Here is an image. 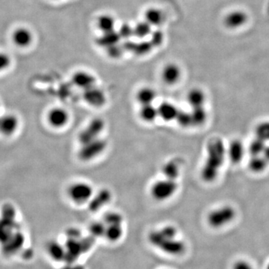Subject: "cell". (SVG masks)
I'll return each mask as SVG.
<instances>
[{
    "mask_svg": "<svg viewBox=\"0 0 269 269\" xmlns=\"http://www.w3.org/2000/svg\"><path fill=\"white\" fill-rule=\"evenodd\" d=\"M190 113L192 115L193 127H199V126L203 125L207 119V112H206L204 106L192 108Z\"/></svg>",
    "mask_w": 269,
    "mask_h": 269,
    "instance_id": "f546056e",
    "label": "cell"
},
{
    "mask_svg": "<svg viewBox=\"0 0 269 269\" xmlns=\"http://www.w3.org/2000/svg\"><path fill=\"white\" fill-rule=\"evenodd\" d=\"M269 164V162L265 159L263 155L251 156L248 162V168L252 172L259 174L264 171L267 168Z\"/></svg>",
    "mask_w": 269,
    "mask_h": 269,
    "instance_id": "4316f807",
    "label": "cell"
},
{
    "mask_svg": "<svg viewBox=\"0 0 269 269\" xmlns=\"http://www.w3.org/2000/svg\"><path fill=\"white\" fill-rule=\"evenodd\" d=\"M150 41L153 47H160L162 45V43L164 41V33L162 31L156 29V30L153 31L152 33L150 35Z\"/></svg>",
    "mask_w": 269,
    "mask_h": 269,
    "instance_id": "74e56055",
    "label": "cell"
},
{
    "mask_svg": "<svg viewBox=\"0 0 269 269\" xmlns=\"http://www.w3.org/2000/svg\"><path fill=\"white\" fill-rule=\"evenodd\" d=\"M181 76V68L177 64H167L162 69V79L166 85H175L180 81Z\"/></svg>",
    "mask_w": 269,
    "mask_h": 269,
    "instance_id": "5bb4252c",
    "label": "cell"
},
{
    "mask_svg": "<svg viewBox=\"0 0 269 269\" xmlns=\"http://www.w3.org/2000/svg\"><path fill=\"white\" fill-rule=\"evenodd\" d=\"M153 45L150 41H141L140 42L133 43V49L131 53L136 56H144L151 51Z\"/></svg>",
    "mask_w": 269,
    "mask_h": 269,
    "instance_id": "4dcf8cb0",
    "label": "cell"
},
{
    "mask_svg": "<svg viewBox=\"0 0 269 269\" xmlns=\"http://www.w3.org/2000/svg\"><path fill=\"white\" fill-rule=\"evenodd\" d=\"M72 82L73 85H76L79 88L85 91L92 87L95 86L97 79L94 75L89 72L79 70L76 72L72 76Z\"/></svg>",
    "mask_w": 269,
    "mask_h": 269,
    "instance_id": "9a60e30c",
    "label": "cell"
},
{
    "mask_svg": "<svg viewBox=\"0 0 269 269\" xmlns=\"http://www.w3.org/2000/svg\"><path fill=\"white\" fill-rule=\"evenodd\" d=\"M178 189L176 180L163 179L155 182L150 188V195L155 201L163 202L172 198Z\"/></svg>",
    "mask_w": 269,
    "mask_h": 269,
    "instance_id": "8992f818",
    "label": "cell"
},
{
    "mask_svg": "<svg viewBox=\"0 0 269 269\" xmlns=\"http://www.w3.org/2000/svg\"><path fill=\"white\" fill-rule=\"evenodd\" d=\"M255 134L257 138L265 142L269 141V121H263L256 127Z\"/></svg>",
    "mask_w": 269,
    "mask_h": 269,
    "instance_id": "d6a6232c",
    "label": "cell"
},
{
    "mask_svg": "<svg viewBox=\"0 0 269 269\" xmlns=\"http://www.w3.org/2000/svg\"><path fill=\"white\" fill-rule=\"evenodd\" d=\"M227 156V147L218 137H213L206 145V158L201 168V176L203 181L212 183L218 177Z\"/></svg>",
    "mask_w": 269,
    "mask_h": 269,
    "instance_id": "3957f363",
    "label": "cell"
},
{
    "mask_svg": "<svg viewBox=\"0 0 269 269\" xmlns=\"http://www.w3.org/2000/svg\"><path fill=\"white\" fill-rule=\"evenodd\" d=\"M176 121L177 124L183 128H189V127H193L192 124V115L190 112H186V111L180 110L176 118Z\"/></svg>",
    "mask_w": 269,
    "mask_h": 269,
    "instance_id": "e575fe53",
    "label": "cell"
},
{
    "mask_svg": "<svg viewBox=\"0 0 269 269\" xmlns=\"http://www.w3.org/2000/svg\"><path fill=\"white\" fill-rule=\"evenodd\" d=\"M105 127L106 124L101 118H97L91 120L78 135L81 145L101 138L100 135L104 131Z\"/></svg>",
    "mask_w": 269,
    "mask_h": 269,
    "instance_id": "52a82bcc",
    "label": "cell"
},
{
    "mask_svg": "<svg viewBox=\"0 0 269 269\" xmlns=\"http://www.w3.org/2000/svg\"><path fill=\"white\" fill-rule=\"evenodd\" d=\"M266 269H269V263H268L267 266H266Z\"/></svg>",
    "mask_w": 269,
    "mask_h": 269,
    "instance_id": "7bdbcfd3",
    "label": "cell"
},
{
    "mask_svg": "<svg viewBox=\"0 0 269 269\" xmlns=\"http://www.w3.org/2000/svg\"><path fill=\"white\" fill-rule=\"evenodd\" d=\"M47 122L54 129H62L66 127L70 121V115L66 109L62 107H55L47 113Z\"/></svg>",
    "mask_w": 269,
    "mask_h": 269,
    "instance_id": "9c48e42d",
    "label": "cell"
},
{
    "mask_svg": "<svg viewBox=\"0 0 269 269\" xmlns=\"http://www.w3.org/2000/svg\"><path fill=\"white\" fill-rule=\"evenodd\" d=\"M180 109L177 106L169 102H163L158 107L159 117L163 121H172L176 120Z\"/></svg>",
    "mask_w": 269,
    "mask_h": 269,
    "instance_id": "d6986e66",
    "label": "cell"
},
{
    "mask_svg": "<svg viewBox=\"0 0 269 269\" xmlns=\"http://www.w3.org/2000/svg\"><path fill=\"white\" fill-rule=\"evenodd\" d=\"M26 237L17 220L12 203H6L0 209V250L5 257L18 254L25 245Z\"/></svg>",
    "mask_w": 269,
    "mask_h": 269,
    "instance_id": "6da1fadb",
    "label": "cell"
},
{
    "mask_svg": "<svg viewBox=\"0 0 269 269\" xmlns=\"http://www.w3.org/2000/svg\"><path fill=\"white\" fill-rule=\"evenodd\" d=\"M263 156H264L265 159L269 162V145H266V148H265L264 151L263 153Z\"/></svg>",
    "mask_w": 269,
    "mask_h": 269,
    "instance_id": "b9f144b4",
    "label": "cell"
},
{
    "mask_svg": "<svg viewBox=\"0 0 269 269\" xmlns=\"http://www.w3.org/2000/svg\"><path fill=\"white\" fill-rule=\"evenodd\" d=\"M106 228V224L103 221H97L91 224L89 227V231L90 233L94 237L104 238Z\"/></svg>",
    "mask_w": 269,
    "mask_h": 269,
    "instance_id": "d590c367",
    "label": "cell"
},
{
    "mask_svg": "<svg viewBox=\"0 0 269 269\" xmlns=\"http://www.w3.org/2000/svg\"><path fill=\"white\" fill-rule=\"evenodd\" d=\"M178 230L173 225H165L151 230L147 236V241L153 248L170 256L184 254L186 245L183 241L177 239Z\"/></svg>",
    "mask_w": 269,
    "mask_h": 269,
    "instance_id": "7a4b0ae2",
    "label": "cell"
},
{
    "mask_svg": "<svg viewBox=\"0 0 269 269\" xmlns=\"http://www.w3.org/2000/svg\"><path fill=\"white\" fill-rule=\"evenodd\" d=\"M11 58L5 53H0V73L6 70L11 65Z\"/></svg>",
    "mask_w": 269,
    "mask_h": 269,
    "instance_id": "ab89813d",
    "label": "cell"
},
{
    "mask_svg": "<svg viewBox=\"0 0 269 269\" xmlns=\"http://www.w3.org/2000/svg\"><path fill=\"white\" fill-rule=\"evenodd\" d=\"M266 147V142L256 137L248 147V153L251 156H260L263 154Z\"/></svg>",
    "mask_w": 269,
    "mask_h": 269,
    "instance_id": "1f68e13d",
    "label": "cell"
},
{
    "mask_svg": "<svg viewBox=\"0 0 269 269\" xmlns=\"http://www.w3.org/2000/svg\"><path fill=\"white\" fill-rule=\"evenodd\" d=\"M140 119L147 124H151L156 121L159 117L158 108L155 107L153 104L144 105L141 106L138 112Z\"/></svg>",
    "mask_w": 269,
    "mask_h": 269,
    "instance_id": "603a6c76",
    "label": "cell"
},
{
    "mask_svg": "<svg viewBox=\"0 0 269 269\" xmlns=\"http://www.w3.org/2000/svg\"><path fill=\"white\" fill-rule=\"evenodd\" d=\"M144 18L151 26H159L164 21V14L159 8H149L144 12Z\"/></svg>",
    "mask_w": 269,
    "mask_h": 269,
    "instance_id": "484cf974",
    "label": "cell"
},
{
    "mask_svg": "<svg viewBox=\"0 0 269 269\" xmlns=\"http://www.w3.org/2000/svg\"><path fill=\"white\" fill-rule=\"evenodd\" d=\"M121 39L119 34L115 30L112 31V32L103 33V35L100 38H97V44L100 47L106 49L108 47L115 45V44H119Z\"/></svg>",
    "mask_w": 269,
    "mask_h": 269,
    "instance_id": "d4e9b609",
    "label": "cell"
},
{
    "mask_svg": "<svg viewBox=\"0 0 269 269\" xmlns=\"http://www.w3.org/2000/svg\"><path fill=\"white\" fill-rule=\"evenodd\" d=\"M236 216V209L230 205H224L211 211L206 216V221L212 228H222L231 223Z\"/></svg>",
    "mask_w": 269,
    "mask_h": 269,
    "instance_id": "5b68a950",
    "label": "cell"
},
{
    "mask_svg": "<svg viewBox=\"0 0 269 269\" xmlns=\"http://www.w3.org/2000/svg\"><path fill=\"white\" fill-rule=\"evenodd\" d=\"M97 27L103 33L115 31V20L110 14H102L97 19Z\"/></svg>",
    "mask_w": 269,
    "mask_h": 269,
    "instance_id": "83f0119b",
    "label": "cell"
},
{
    "mask_svg": "<svg viewBox=\"0 0 269 269\" xmlns=\"http://www.w3.org/2000/svg\"><path fill=\"white\" fill-rule=\"evenodd\" d=\"M118 32L121 39L125 40V41L130 40L132 37L134 36L133 26L127 23H123Z\"/></svg>",
    "mask_w": 269,
    "mask_h": 269,
    "instance_id": "8d00e7d4",
    "label": "cell"
},
{
    "mask_svg": "<svg viewBox=\"0 0 269 269\" xmlns=\"http://www.w3.org/2000/svg\"><path fill=\"white\" fill-rule=\"evenodd\" d=\"M157 94L156 90L151 87H143L137 91L135 99L141 106L144 105L153 104L156 100Z\"/></svg>",
    "mask_w": 269,
    "mask_h": 269,
    "instance_id": "ffe728a7",
    "label": "cell"
},
{
    "mask_svg": "<svg viewBox=\"0 0 269 269\" xmlns=\"http://www.w3.org/2000/svg\"><path fill=\"white\" fill-rule=\"evenodd\" d=\"M47 255L53 261L62 262L67 259V250L65 245L58 240H50L46 245Z\"/></svg>",
    "mask_w": 269,
    "mask_h": 269,
    "instance_id": "4fadbf2b",
    "label": "cell"
},
{
    "mask_svg": "<svg viewBox=\"0 0 269 269\" xmlns=\"http://www.w3.org/2000/svg\"><path fill=\"white\" fill-rule=\"evenodd\" d=\"M106 147H107L106 141L100 138L87 144H82L78 156L81 160L88 162L103 154Z\"/></svg>",
    "mask_w": 269,
    "mask_h": 269,
    "instance_id": "ba28073f",
    "label": "cell"
},
{
    "mask_svg": "<svg viewBox=\"0 0 269 269\" xmlns=\"http://www.w3.org/2000/svg\"><path fill=\"white\" fill-rule=\"evenodd\" d=\"M162 172L165 178L176 180L180 174V162L175 160H171L164 164L162 168Z\"/></svg>",
    "mask_w": 269,
    "mask_h": 269,
    "instance_id": "cb8c5ba5",
    "label": "cell"
},
{
    "mask_svg": "<svg viewBox=\"0 0 269 269\" xmlns=\"http://www.w3.org/2000/svg\"><path fill=\"white\" fill-rule=\"evenodd\" d=\"M67 193L72 203L78 206L89 203L94 195L92 186L82 181L76 182L70 185Z\"/></svg>",
    "mask_w": 269,
    "mask_h": 269,
    "instance_id": "277c9868",
    "label": "cell"
},
{
    "mask_svg": "<svg viewBox=\"0 0 269 269\" xmlns=\"http://www.w3.org/2000/svg\"><path fill=\"white\" fill-rule=\"evenodd\" d=\"M233 269H254L252 265L245 260H240L233 264Z\"/></svg>",
    "mask_w": 269,
    "mask_h": 269,
    "instance_id": "60d3db41",
    "label": "cell"
},
{
    "mask_svg": "<svg viewBox=\"0 0 269 269\" xmlns=\"http://www.w3.org/2000/svg\"><path fill=\"white\" fill-rule=\"evenodd\" d=\"M187 101L192 108L202 107L206 102V94L200 88H193L188 93Z\"/></svg>",
    "mask_w": 269,
    "mask_h": 269,
    "instance_id": "7402d4cb",
    "label": "cell"
},
{
    "mask_svg": "<svg viewBox=\"0 0 269 269\" xmlns=\"http://www.w3.org/2000/svg\"></svg>",
    "mask_w": 269,
    "mask_h": 269,
    "instance_id": "ee69618b",
    "label": "cell"
},
{
    "mask_svg": "<svg viewBox=\"0 0 269 269\" xmlns=\"http://www.w3.org/2000/svg\"><path fill=\"white\" fill-rule=\"evenodd\" d=\"M106 50L108 56H110L112 59H118V58L121 57L124 52L125 51L123 46L120 45L119 44L108 47Z\"/></svg>",
    "mask_w": 269,
    "mask_h": 269,
    "instance_id": "f35d334b",
    "label": "cell"
},
{
    "mask_svg": "<svg viewBox=\"0 0 269 269\" xmlns=\"http://www.w3.org/2000/svg\"><path fill=\"white\" fill-rule=\"evenodd\" d=\"M83 98L85 103L94 108L103 107L107 102L106 93L97 85L84 91Z\"/></svg>",
    "mask_w": 269,
    "mask_h": 269,
    "instance_id": "30bf717a",
    "label": "cell"
},
{
    "mask_svg": "<svg viewBox=\"0 0 269 269\" xmlns=\"http://www.w3.org/2000/svg\"><path fill=\"white\" fill-rule=\"evenodd\" d=\"M152 26L147 21H140L133 26L134 36L138 39L144 40L152 33Z\"/></svg>",
    "mask_w": 269,
    "mask_h": 269,
    "instance_id": "f1b7e54d",
    "label": "cell"
},
{
    "mask_svg": "<svg viewBox=\"0 0 269 269\" xmlns=\"http://www.w3.org/2000/svg\"><path fill=\"white\" fill-rule=\"evenodd\" d=\"M102 221L106 225L124 224V217L118 212H109L105 214Z\"/></svg>",
    "mask_w": 269,
    "mask_h": 269,
    "instance_id": "836d02e7",
    "label": "cell"
},
{
    "mask_svg": "<svg viewBox=\"0 0 269 269\" xmlns=\"http://www.w3.org/2000/svg\"><path fill=\"white\" fill-rule=\"evenodd\" d=\"M248 14L242 10H234L226 14L224 24L230 29H236L243 26L248 22Z\"/></svg>",
    "mask_w": 269,
    "mask_h": 269,
    "instance_id": "7c38bea8",
    "label": "cell"
},
{
    "mask_svg": "<svg viewBox=\"0 0 269 269\" xmlns=\"http://www.w3.org/2000/svg\"><path fill=\"white\" fill-rule=\"evenodd\" d=\"M13 42L19 47H26L32 44L33 35L29 29L24 27L17 28L12 35Z\"/></svg>",
    "mask_w": 269,
    "mask_h": 269,
    "instance_id": "ac0fdd59",
    "label": "cell"
},
{
    "mask_svg": "<svg viewBox=\"0 0 269 269\" xmlns=\"http://www.w3.org/2000/svg\"><path fill=\"white\" fill-rule=\"evenodd\" d=\"M245 153V147L240 140H233L227 147V156L232 163H239L243 159Z\"/></svg>",
    "mask_w": 269,
    "mask_h": 269,
    "instance_id": "2e32d148",
    "label": "cell"
},
{
    "mask_svg": "<svg viewBox=\"0 0 269 269\" xmlns=\"http://www.w3.org/2000/svg\"><path fill=\"white\" fill-rule=\"evenodd\" d=\"M112 199V194L107 189L99 191L94 195L89 202V208L93 211H97L107 205Z\"/></svg>",
    "mask_w": 269,
    "mask_h": 269,
    "instance_id": "e0dca14e",
    "label": "cell"
},
{
    "mask_svg": "<svg viewBox=\"0 0 269 269\" xmlns=\"http://www.w3.org/2000/svg\"><path fill=\"white\" fill-rule=\"evenodd\" d=\"M20 120L14 114H5L0 116V134L11 136L18 130Z\"/></svg>",
    "mask_w": 269,
    "mask_h": 269,
    "instance_id": "8fae6325",
    "label": "cell"
},
{
    "mask_svg": "<svg viewBox=\"0 0 269 269\" xmlns=\"http://www.w3.org/2000/svg\"><path fill=\"white\" fill-rule=\"evenodd\" d=\"M106 233L104 238L110 243H117L121 240L124 235V229L123 224H114L106 225Z\"/></svg>",
    "mask_w": 269,
    "mask_h": 269,
    "instance_id": "44dd1931",
    "label": "cell"
}]
</instances>
